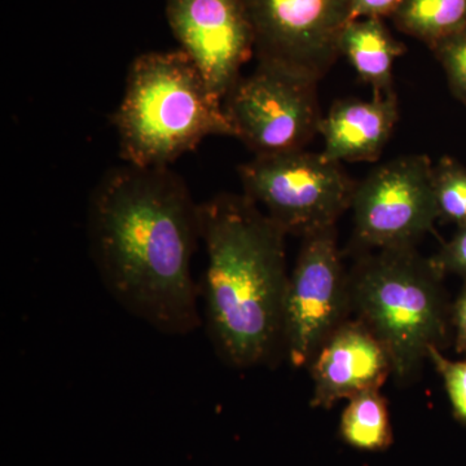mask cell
Here are the masks:
<instances>
[{
    "mask_svg": "<svg viewBox=\"0 0 466 466\" xmlns=\"http://www.w3.org/2000/svg\"><path fill=\"white\" fill-rule=\"evenodd\" d=\"M92 258L101 283L128 314L167 336L201 324L191 263L200 205L167 167L116 168L92 195Z\"/></svg>",
    "mask_w": 466,
    "mask_h": 466,
    "instance_id": "6da1fadb",
    "label": "cell"
},
{
    "mask_svg": "<svg viewBox=\"0 0 466 466\" xmlns=\"http://www.w3.org/2000/svg\"><path fill=\"white\" fill-rule=\"evenodd\" d=\"M200 235L208 253L205 317L216 354L235 370L271 363L283 352L287 233L247 195L222 193L200 205Z\"/></svg>",
    "mask_w": 466,
    "mask_h": 466,
    "instance_id": "7a4b0ae2",
    "label": "cell"
},
{
    "mask_svg": "<svg viewBox=\"0 0 466 466\" xmlns=\"http://www.w3.org/2000/svg\"><path fill=\"white\" fill-rule=\"evenodd\" d=\"M115 125L121 157L137 167H167L208 137H235L223 100L182 50L135 58Z\"/></svg>",
    "mask_w": 466,
    "mask_h": 466,
    "instance_id": "3957f363",
    "label": "cell"
},
{
    "mask_svg": "<svg viewBox=\"0 0 466 466\" xmlns=\"http://www.w3.org/2000/svg\"><path fill=\"white\" fill-rule=\"evenodd\" d=\"M443 279L415 248L380 250L349 275L350 306L382 343L398 381L420 372L429 349L450 342L452 306Z\"/></svg>",
    "mask_w": 466,
    "mask_h": 466,
    "instance_id": "277c9868",
    "label": "cell"
},
{
    "mask_svg": "<svg viewBox=\"0 0 466 466\" xmlns=\"http://www.w3.org/2000/svg\"><path fill=\"white\" fill-rule=\"evenodd\" d=\"M245 193L287 235L336 227L351 208L357 183L339 162L305 149L256 156L240 167Z\"/></svg>",
    "mask_w": 466,
    "mask_h": 466,
    "instance_id": "5b68a950",
    "label": "cell"
},
{
    "mask_svg": "<svg viewBox=\"0 0 466 466\" xmlns=\"http://www.w3.org/2000/svg\"><path fill=\"white\" fill-rule=\"evenodd\" d=\"M235 137L256 156L305 149L319 134L318 81L276 64L258 63L223 100Z\"/></svg>",
    "mask_w": 466,
    "mask_h": 466,
    "instance_id": "8992f818",
    "label": "cell"
},
{
    "mask_svg": "<svg viewBox=\"0 0 466 466\" xmlns=\"http://www.w3.org/2000/svg\"><path fill=\"white\" fill-rule=\"evenodd\" d=\"M302 238L284 308L283 352L294 368L309 366L351 309L336 227Z\"/></svg>",
    "mask_w": 466,
    "mask_h": 466,
    "instance_id": "52a82bcc",
    "label": "cell"
},
{
    "mask_svg": "<svg viewBox=\"0 0 466 466\" xmlns=\"http://www.w3.org/2000/svg\"><path fill=\"white\" fill-rule=\"evenodd\" d=\"M433 167L428 156H406L357 184L351 204L357 241L379 250L415 248L433 231L440 219Z\"/></svg>",
    "mask_w": 466,
    "mask_h": 466,
    "instance_id": "ba28073f",
    "label": "cell"
},
{
    "mask_svg": "<svg viewBox=\"0 0 466 466\" xmlns=\"http://www.w3.org/2000/svg\"><path fill=\"white\" fill-rule=\"evenodd\" d=\"M259 63L320 81L339 56L348 0H244Z\"/></svg>",
    "mask_w": 466,
    "mask_h": 466,
    "instance_id": "9c48e42d",
    "label": "cell"
},
{
    "mask_svg": "<svg viewBox=\"0 0 466 466\" xmlns=\"http://www.w3.org/2000/svg\"><path fill=\"white\" fill-rule=\"evenodd\" d=\"M167 14L182 51L225 100L256 51L244 0H167Z\"/></svg>",
    "mask_w": 466,
    "mask_h": 466,
    "instance_id": "30bf717a",
    "label": "cell"
},
{
    "mask_svg": "<svg viewBox=\"0 0 466 466\" xmlns=\"http://www.w3.org/2000/svg\"><path fill=\"white\" fill-rule=\"evenodd\" d=\"M314 392L312 407L332 408L360 392L380 390L392 366L375 334L357 320L343 321L309 363Z\"/></svg>",
    "mask_w": 466,
    "mask_h": 466,
    "instance_id": "8fae6325",
    "label": "cell"
},
{
    "mask_svg": "<svg viewBox=\"0 0 466 466\" xmlns=\"http://www.w3.org/2000/svg\"><path fill=\"white\" fill-rule=\"evenodd\" d=\"M400 119L395 91L373 95L372 100L336 101L323 116L319 134L324 137L323 156L334 162H375L390 139Z\"/></svg>",
    "mask_w": 466,
    "mask_h": 466,
    "instance_id": "7c38bea8",
    "label": "cell"
},
{
    "mask_svg": "<svg viewBox=\"0 0 466 466\" xmlns=\"http://www.w3.org/2000/svg\"><path fill=\"white\" fill-rule=\"evenodd\" d=\"M406 51V46L391 35L382 18L350 21L339 39V54L348 58L361 81L372 87L373 95L394 91V61Z\"/></svg>",
    "mask_w": 466,
    "mask_h": 466,
    "instance_id": "4fadbf2b",
    "label": "cell"
},
{
    "mask_svg": "<svg viewBox=\"0 0 466 466\" xmlns=\"http://www.w3.org/2000/svg\"><path fill=\"white\" fill-rule=\"evenodd\" d=\"M401 33L433 48L466 27V0H403L392 15Z\"/></svg>",
    "mask_w": 466,
    "mask_h": 466,
    "instance_id": "5bb4252c",
    "label": "cell"
},
{
    "mask_svg": "<svg viewBox=\"0 0 466 466\" xmlns=\"http://www.w3.org/2000/svg\"><path fill=\"white\" fill-rule=\"evenodd\" d=\"M339 435L352 449L379 452L392 444L388 403L380 390H368L350 398L343 410Z\"/></svg>",
    "mask_w": 466,
    "mask_h": 466,
    "instance_id": "9a60e30c",
    "label": "cell"
},
{
    "mask_svg": "<svg viewBox=\"0 0 466 466\" xmlns=\"http://www.w3.org/2000/svg\"><path fill=\"white\" fill-rule=\"evenodd\" d=\"M433 187L438 216L444 223L466 226V165L443 157L433 167Z\"/></svg>",
    "mask_w": 466,
    "mask_h": 466,
    "instance_id": "2e32d148",
    "label": "cell"
},
{
    "mask_svg": "<svg viewBox=\"0 0 466 466\" xmlns=\"http://www.w3.org/2000/svg\"><path fill=\"white\" fill-rule=\"evenodd\" d=\"M431 51L443 66L453 96L466 108V27L435 45Z\"/></svg>",
    "mask_w": 466,
    "mask_h": 466,
    "instance_id": "e0dca14e",
    "label": "cell"
},
{
    "mask_svg": "<svg viewBox=\"0 0 466 466\" xmlns=\"http://www.w3.org/2000/svg\"><path fill=\"white\" fill-rule=\"evenodd\" d=\"M428 360L434 364L443 380L453 416L466 426V359L451 360L441 354L440 348L433 346L429 349Z\"/></svg>",
    "mask_w": 466,
    "mask_h": 466,
    "instance_id": "ac0fdd59",
    "label": "cell"
},
{
    "mask_svg": "<svg viewBox=\"0 0 466 466\" xmlns=\"http://www.w3.org/2000/svg\"><path fill=\"white\" fill-rule=\"evenodd\" d=\"M441 275H458L466 283V226L460 227L450 241L431 258Z\"/></svg>",
    "mask_w": 466,
    "mask_h": 466,
    "instance_id": "d6986e66",
    "label": "cell"
},
{
    "mask_svg": "<svg viewBox=\"0 0 466 466\" xmlns=\"http://www.w3.org/2000/svg\"><path fill=\"white\" fill-rule=\"evenodd\" d=\"M350 18L351 21L359 18H385L400 7L403 0H348Z\"/></svg>",
    "mask_w": 466,
    "mask_h": 466,
    "instance_id": "ffe728a7",
    "label": "cell"
},
{
    "mask_svg": "<svg viewBox=\"0 0 466 466\" xmlns=\"http://www.w3.org/2000/svg\"><path fill=\"white\" fill-rule=\"evenodd\" d=\"M452 330L456 350L466 354V283L452 305Z\"/></svg>",
    "mask_w": 466,
    "mask_h": 466,
    "instance_id": "44dd1931",
    "label": "cell"
}]
</instances>
